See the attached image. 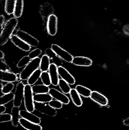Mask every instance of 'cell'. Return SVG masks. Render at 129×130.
<instances>
[{
  "instance_id": "1",
  "label": "cell",
  "mask_w": 129,
  "mask_h": 130,
  "mask_svg": "<svg viewBox=\"0 0 129 130\" xmlns=\"http://www.w3.org/2000/svg\"><path fill=\"white\" fill-rule=\"evenodd\" d=\"M18 20L15 17L11 18L5 23L2 28L0 35V45H5L12 36V34L18 24Z\"/></svg>"
},
{
  "instance_id": "2",
  "label": "cell",
  "mask_w": 129,
  "mask_h": 130,
  "mask_svg": "<svg viewBox=\"0 0 129 130\" xmlns=\"http://www.w3.org/2000/svg\"><path fill=\"white\" fill-rule=\"evenodd\" d=\"M41 59L37 58L31 60L20 72L19 78L21 80H27L36 70L39 69Z\"/></svg>"
},
{
  "instance_id": "3",
  "label": "cell",
  "mask_w": 129,
  "mask_h": 130,
  "mask_svg": "<svg viewBox=\"0 0 129 130\" xmlns=\"http://www.w3.org/2000/svg\"><path fill=\"white\" fill-rule=\"evenodd\" d=\"M32 86L28 84L25 85L23 98L24 106L26 110L31 113L35 110Z\"/></svg>"
},
{
  "instance_id": "4",
  "label": "cell",
  "mask_w": 129,
  "mask_h": 130,
  "mask_svg": "<svg viewBox=\"0 0 129 130\" xmlns=\"http://www.w3.org/2000/svg\"><path fill=\"white\" fill-rule=\"evenodd\" d=\"M51 48L54 52L58 58L67 63H71L73 57L71 54L61 47L57 45L53 44Z\"/></svg>"
},
{
  "instance_id": "5",
  "label": "cell",
  "mask_w": 129,
  "mask_h": 130,
  "mask_svg": "<svg viewBox=\"0 0 129 130\" xmlns=\"http://www.w3.org/2000/svg\"><path fill=\"white\" fill-rule=\"evenodd\" d=\"M16 35L31 47H36L39 45V41L37 39L22 30H18Z\"/></svg>"
},
{
  "instance_id": "6",
  "label": "cell",
  "mask_w": 129,
  "mask_h": 130,
  "mask_svg": "<svg viewBox=\"0 0 129 130\" xmlns=\"http://www.w3.org/2000/svg\"><path fill=\"white\" fill-rule=\"evenodd\" d=\"M24 87L25 85L22 82H19L17 84L13 100V106L20 107L22 105L24 98Z\"/></svg>"
},
{
  "instance_id": "7",
  "label": "cell",
  "mask_w": 129,
  "mask_h": 130,
  "mask_svg": "<svg viewBox=\"0 0 129 130\" xmlns=\"http://www.w3.org/2000/svg\"><path fill=\"white\" fill-rule=\"evenodd\" d=\"M35 109L41 113L50 117H55L57 114L56 109L51 107L48 104H47L46 103L36 102Z\"/></svg>"
},
{
  "instance_id": "8",
  "label": "cell",
  "mask_w": 129,
  "mask_h": 130,
  "mask_svg": "<svg viewBox=\"0 0 129 130\" xmlns=\"http://www.w3.org/2000/svg\"><path fill=\"white\" fill-rule=\"evenodd\" d=\"M47 30L51 36L57 34L58 30V18L56 15L51 14L48 18L47 24Z\"/></svg>"
},
{
  "instance_id": "9",
  "label": "cell",
  "mask_w": 129,
  "mask_h": 130,
  "mask_svg": "<svg viewBox=\"0 0 129 130\" xmlns=\"http://www.w3.org/2000/svg\"><path fill=\"white\" fill-rule=\"evenodd\" d=\"M48 93L51 95L53 98L63 103V104L67 105L70 103L69 98L63 92L54 88H50Z\"/></svg>"
},
{
  "instance_id": "10",
  "label": "cell",
  "mask_w": 129,
  "mask_h": 130,
  "mask_svg": "<svg viewBox=\"0 0 129 130\" xmlns=\"http://www.w3.org/2000/svg\"><path fill=\"white\" fill-rule=\"evenodd\" d=\"M58 74L62 79L70 85H73L76 82L75 78L69 72L61 66L58 67Z\"/></svg>"
},
{
  "instance_id": "11",
  "label": "cell",
  "mask_w": 129,
  "mask_h": 130,
  "mask_svg": "<svg viewBox=\"0 0 129 130\" xmlns=\"http://www.w3.org/2000/svg\"><path fill=\"white\" fill-rule=\"evenodd\" d=\"M10 39L15 46L21 50L26 52H29L31 50V46L19 38L16 34L12 36Z\"/></svg>"
},
{
  "instance_id": "12",
  "label": "cell",
  "mask_w": 129,
  "mask_h": 130,
  "mask_svg": "<svg viewBox=\"0 0 129 130\" xmlns=\"http://www.w3.org/2000/svg\"><path fill=\"white\" fill-rule=\"evenodd\" d=\"M58 67L55 63H51L48 70V72L50 77L51 85L54 86L58 85L60 80Z\"/></svg>"
},
{
  "instance_id": "13",
  "label": "cell",
  "mask_w": 129,
  "mask_h": 130,
  "mask_svg": "<svg viewBox=\"0 0 129 130\" xmlns=\"http://www.w3.org/2000/svg\"><path fill=\"white\" fill-rule=\"evenodd\" d=\"M90 98L92 101L101 106H106L108 103V100L107 98L104 95L96 91H92Z\"/></svg>"
},
{
  "instance_id": "14",
  "label": "cell",
  "mask_w": 129,
  "mask_h": 130,
  "mask_svg": "<svg viewBox=\"0 0 129 130\" xmlns=\"http://www.w3.org/2000/svg\"><path fill=\"white\" fill-rule=\"evenodd\" d=\"M0 79L2 82L13 83L16 82L17 76L16 74L9 71L1 69L0 71Z\"/></svg>"
},
{
  "instance_id": "15",
  "label": "cell",
  "mask_w": 129,
  "mask_h": 130,
  "mask_svg": "<svg viewBox=\"0 0 129 130\" xmlns=\"http://www.w3.org/2000/svg\"><path fill=\"white\" fill-rule=\"evenodd\" d=\"M71 63L78 66L89 67L92 65L93 61L88 57L77 56L73 57Z\"/></svg>"
},
{
  "instance_id": "16",
  "label": "cell",
  "mask_w": 129,
  "mask_h": 130,
  "mask_svg": "<svg viewBox=\"0 0 129 130\" xmlns=\"http://www.w3.org/2000/svg\"><path fill=\"white\" fill-rule=\"evenodd\" d=\"M20 114L21 118L29 121L36 124H39L41 123V121L40 117L27 110H21L20 112Z\"/></svg>"
},
{
  "instance_id": "17",
  "label": "cell",
  "mask_w": 129,
  "mask_h": 130,
  "mask_svg": "<svg viewBox=\"0 0 129 130\" xmlns=\"http://www.w3.org/2000/svg\"><path fill=\"white\" fill-rule=\"evenodd\" d=\"M19 124L26 130H42L41 125L29 121L24 118H20Z\"/></svg>"
},
{
  "instance_id": "18",
  "label": "cell",
  "mask_w": 129,
  "mask_h": 130,
  "mask_svg": "<svg viewBox=\"0 0 129 130\" xmlns=\"http://www.w3.org/2000/svg\"><path fill=\"white\" fill-rule=\"evenodd\" d=\"M20 110L19 107L13 106L11 109V122L12 125L14 127H17L19 124V120L20 118Z\"/></svg>"
},
{
  "instance_id": "19",
  "label": "cell",
  "mask_w": 129,
  "mask_h": 130,
  "mask_svg": "<svg viewBox=\"0 0 129 130\" xmlns=\"http://www.w3.org/2000/svg\"><path fill=\"white\" fill-rule=\"evenodd\" d=\"M69 94L72 102L75 106L80 107L83 104L82 99L75 89H72Z\"/></svg>"
},
{
  "instance_id": "20",
  "label": "cell",
  "mask_w": 129,
  "mask_h": 130,
  "mask_svg": "<svg viewBox=\"0 0 129 130\" xmlns=\"http://www.w3.org/2000/svg\"><path fill=\"white\" fill-rule=\"evenodd\" d=\"M34 101L40 103H49L53 100V98L49 93L35 94L33 96Z\"/></svg>"
},
{
  "instance_id": "21",
  "label": "cell",
  "mask_w": 129,
  "mask_h": 130,
  "mask_svg": "<svg viewBox=\"0 0 129 130\" xmlns=\"http://www.w3.org/2000/svg\"><path fill=\"white\" fill-rule=\"evenodd\" d=\"M23 0H16L13 13L14 17L18 18L21 17L23 11Z\"/></svg>"
},
{
  "instance_id": "22",
  "label": "cell",
  "mask_w": 129,
  "mask_h": 130,
  "mask_svg": "<svg viewBox=\"0 0 129 130\" xmlns=\"http://www.w3.org/2000/svg\"><path fill=\"white\" fill-rule=\"evenodd\" d=\"M50 59L46 55L42 56L41 58L39 69L42 72H47L50 66Z\"/></svg>"
},
{
  "instance_id": "23",
  "label": "cell",
  "mask_w": 129,
  "mask_h": 130,
  "mask_svg": "<svg viewBox=\"0 0 129 130\" xmlns=\"http://www.w3.org/2000/svg\"><path fill=\"white\" fill-rule=\"evenodd\" d=\"M50 88L44 84L34 85L32 86L33 92L35 94L48 93Z\"/></svg>"
},
{
  "instance_id": "24",
  "label": "cell",
  "mask_w": 129,
  "mask_h": 130,
  "mask_svg": "<svg viewBox=\"0 0 129 130\" xmlns=\"http://www.w3.org/2000/svg\"><path fill=\"white\" fill-rule=\"evenodd\" d=\"M75 89L80 95L86 98H90L92 92L90 89L81 85H77Z\"/></svg>"
},
{
  "instance_id": "25",
  "label": "cell",
  "mask_w": 129,
  "mask_h": 130,
  "mask_svg": "<svg viewBox=\"0 0 129 130\" xmlns=\"http://www.w3.org/2000/svg\"><path fill=\"white\" fill-rule=\"evenodd\" d=\"M42 73V72L39 69L36 70L27 79V84L30 86L34 85L41 77Z\"/></svg>"
},
{
  "instance_id": "26",
  "label": "cell",
  "mask_w": 129,
  "mask_h": 130,
  "mask_svg": "<svg viewBox=\"0 0 129 130\" xmlns=\"http://www.w3.org/2000/svg\"><path fill=\"white\" fill-rule=\"evenodd\" d=\"M16 0H5V10L8 15L13 13Z\"/></svg>"
},
{
  "instance_id": "27",
  "label": "cell",
  "mask_w": 129,
  "mask_h": 130,
  "mask_svg": "<svg viewBox=\"0 0 129 130\" xmlns=\"http://www.w3.org/2000/svg\"><path fill=\"white\" fill-rule=\"evenodd\" d=\"M58 85L62 92L65 94L69 93L72 89L69 84L62 79L59 80Z\"/></svg>"
},
{
  "instance_id": "28",
  "label": "cell",
  "mask_w": 129,
  "mask_h": 130,
  "mask_svg": "<svg viewBox=\"0 0 129 130\" xmlns=\"http://www.w3.org/2000/svg\"><path fill=\"white\" fill-rule=\"evenodd\" d=\"M14 94L13 92H10L8 94H5L1 96L0 98V105H5L8 104L14 98Z\"/></svg>"
},
{
  "instance_id": "29",
  "label": "cell",
  "mask_w": 129,
  "mask_h": 130,
  "mask_svg": "<svg viewBox=\"0 0 129 130\" xmlns=\"http://www.w3.org/2000/svg\"><path fill=\"white\" fill-rule=\"evenodd\" d=\"M40 78L42 84L44 85L49 86L51 84V80L48 72H42Z\"/></svg>"
},
{
  "instance_id": "30",
  "label": "cell",
  "mask_w": 129,
  "mask_h": 130,
  "mask_svg": "<svg viewBox=\"0 0 129 130\" xmlns=\"http://www.w3.org/2000/svg\"><path fill=\"white\" fill-rule=\"evenodd\" d=\"M31 59L28 56H23L18 61L17 67L18 68H22L25 67L30 61Z\"/></svg>"
},
{
  "instance_id": "31",
  "label": "cell",
  "mask_w": 129,
  "mask_h": 130,
  "mask_svg": "<svg viewBox=\"0 0 129 130\" xmlns=\"http://www.w3.org/2000/svg\"><path fill=\"white\" fill-rule=\"evenodd\" d=\"M14 87V85L13 83H7L4 85L1 89V92L3 94H8L11 92Z\"/></svg>"
},
{
  "instance_id": "32",
  "label": "cell",
  "mask_w": 129,
  "mask_h": 130,
  "mask_svg": "<svg viewBox=\"0 0 129 130\" xmlns=\"http://www.w3.org/2000/svg\"><path fill=\"white\" fill-rule=\"evenodd\" d=\"M42 53V51L39 48H36L32 50L29 53L28 56L31 60L39 58Z\"/></svg>"
},
{
  "instance_id": "33",
  "label": "cell",
  "mask_w": 129,
  "mask_h": 130,
  "mask_svg": "<svg viewBox=\"0 0 129 130\" xmlns=\"http://www.w3.org/2000/svg\"><path fill=\"white\" fill-rule=\"evenodd\" d=\"M48 103L50 106L55 109H60L63 106V103L57 100H52Z\"/></svg>"
},
{
  "instance_id": "34",
  "label": "cell",
  "mask_w": 129,
  "mask_h": 130,
  "mask_svg": "<svg viewBox=\"0 0 129 130\" xmlns=\"http://www.w3.org/2000/svg\"><path fill=\"white\" fill-rule=\"evenodd\" d=\"M0 119H1V123L11 121L12 118H11V114L8 113L0 114Z\"/></svg>"
},
{
  "instance_id": "35",
  "label": "cell",
  "mask_w": 129,
  "mask_h": 130,
  "mask_svg": "<svg viewBox=\"0 0 129 130\" xmlns=\"http://www.w3.org/2000/svg\"><path fill=\"white\" fill-rule=\"evenodd\" d=\"M45 55L50 58V59L52 60L58 57L51 48H47L46 49L45 51Z\"/></svg>"
},
{
  "instance_id": "36",
  "label": "cell",
  "mask_w": 129,
  "mask_h": 130,
  "mask_svg": "<svg viewBox=\"0 0 129 130\" xmlns=\"http://www.w3.org/2000/svg\"><path fill=\"white\" fill-rule=\"evenodd\" d=\"M6 110V107L4 105H0V114L4 113Z\"/></svg>"
},
{
  "instance_id": "37",
  "label": "cell",
  "mask_w": 129,
  "mask_h": 130,
  "mask_svg": "<svg viewBox=\"0 0 129 130\" xmlns=\"http://www.w3.org/2000/svg\"><path fill=\"white\" fill-rule=\"evenodd\" d=\"M123 124L124 126H129V117L126 118L123 121Z\"/></svg>"
},
{
  "instance_id": "38",
  "label": "cell",
  "mask_w": 129,
  "mask_h": 130,
  "mask_svg": "<svg viewBox=\"0 0 129 130\" xmlns=\"http://www.w3.org/2000/svg\"><path fill=\"white\" fill-rule=\"evenodd\" d=\"M5 17L3 15H1V25L2 29V26L4 25V23Z\"/></svg>"
},
{
  "instance_id": "39",
  "label": "cell",
  "mask_w": 129,
  "mask_h": 130,
  "mask_svg": "<svg viewBox=\"0 0 129 130\" xmlns=\"http://www.w3.org/2000/svg\"><path fill=\"white\" fill-rule=\"evenodd\" d=\"M5 54L2 50L0 51V59H3L4 58Z\"/></svg>"
},
{
  "instance_id": "40",
  "label": "cell",
  "mask_w": 129,
  "mask_h": 130,
  "mask_svg": "<svg viewBox=\"0 0 129 130\" xmlns=\"http://www.w3.org/2000/svg\"><path fill=\"white\" fill-rule=\"evenodd\" d=\"M0 86H1V89L2 88H3L4 85H3L2 84V83H0Z\"/></svg>"
}]
</instances>
